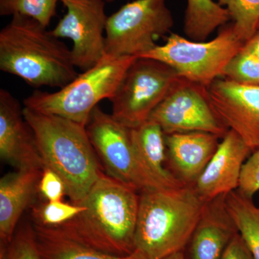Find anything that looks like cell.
<instances>
[{
    "label": "cell",
    "mask_w": 259,
    "mask_h": 259,
    "mask_svg": "<svg viewBox=\"0 0 259 259\" xmlns=\"http://www.w3.org/2000/svg\"><path fill=\"white\" fill-rule=\"evenodd\" d=\"M140 192L103 174L80 202L86 209L55 229L64 236L118 256L135 251Z\"/></svg>",
    "instance_id": "6da1fadb"
},
{
    "label": "cell",
    "mask_w": 259,
    "mask_h": 259,
    "mask_svg": "<svg viewBox=\"0 0 259 259\" xmlns=\"http://www.w3.org/2000/svg\"><path fill=\"white\" fill-rule=\"evenodd\" d=\"M0 70L37 88L61 89L79 75L71 49L47 27L20 15L0 31Z\"/></svg>",
    "instance_id": "7a4b0ae2"
},
{
    "label": "cell",
    "mask_w": 259,
    "mask_h": 259,
    "mask_svg": "<svg viewBox=\"0 0 259 259\" xmlns=\"http://www.w3.org/2000/svg\"><path fill=\"white\" fill-rule=\"evenodd\" d=\"M44 166L59 175L71 202L79 204L103 175L86 126L23 107Z\"/></svg>",
    "instance_id": "3957f363"
},
{
    "label": "cell",
    "mask_w": 259,
    "mask_h": 259,
    "mask_svg": "<svg viewBox=\"0 0 259 259\" xmlns=\"http://www.w3.org/2000/svg\"><path fill=\"white\" fill-rule=\"evenodd\" d=\"M205 203L194 186L140 192L135 251L144 259L183 251Z\"/></svg>",
    "instance_id": "277c9868"
},
{
    "label": "cell",
    "mask_w": 259,
    "mask_h": 259,
    "mask_svg": "<svg viewBox=\"0 0 259 259\" xmlns=\"http://www.w3.org/2000/svg\"><path fill=\"white\" fill-rule=\"evenodd\" d=\"M135 56L105 55L91 69L55 93L35 91L24 100L30 110L88 125L92 112L105 99L115 95Z\"/></svg>",
    "instance_id": "5b68a950"
},
{
    "label": "cell",
    "mask_w": 259,
    "mask_h": 259,
    "mask_svg": "<svg viewBox=\"0 0 259 259\" xmlns=\"http://www.w3.org/2000/svg\"><path fill=\"white\" fill-rule=\"evenodd\" d=\"M244 42L235 32L233 24L222 27L209 41H195L171 32L166 41L140 58L161 61L175 70L181 77L209 88Z\"/></svg>",
    "instance_id": "8992f818"
},
{
    "label": "cell",
    "mask_w": 259,
    "mask_h": 259,
    "mask_svg": "<svg viewBox=\"0 0 259 259\" xmlns=\"http://www.w3.org/2000/svg\"><path fill=\"white\" fill-rule=\"evenodd\" d=\"M174 18L166 0H134L107 18L105 55L140 58L171 31Z\"/></svg>",
    "instance_id": "52a82bcc"
},
{
    "label": "cell",
    "mask_w": 259,
    "mask_h": 259,
    "mask_svg": "<svg viewBox=\"0 0 259 259\" xmlns=\"http://www.w3.org/2000/svg\"><path fill=\"white\" fill-rule=\"evenodd\" d=\"M181 78L175 69L161 61L137 58L110 100L112 116L128 128L141 125Z\"/></svg>",
    "instance_id": "ba28073f"
},
{
    "label": "cell",
    "mask_w": 259,
    "mask_h": 259,
    "mask_svg": "<svg viewBox=\"0 0 259 259\" xmlns=\"http://www.w3.org/2000/svg\"><path fill=\"white\" fill-rule=\"evenodd\" d=\"M86 128L95 152L109 176L139 192L159 190L145 176L138 163L131 128L99 106L92 112Z\"/></svg>",
    "instance_id": "9c48e42d"
},
{
    "label": "cell",
    "mask_w": 259,
    "mask_h": 259,
    "mask_svg": "<svg viewBox=\"0 0 259 259\" xmlns=\"http://www.w3.org/2000/svg\"><path fill=\"white\" fill-rule=\"evenodd\" d=\"M148 120L161 126L165 135L205 132L223 139L229 131L211 106L208 88L182 77Z\"/></svg>",
    "instance_id": "30bf717a"
},
{
    "label": "cell",
    "mask_w": 259,
    "mask_h": 259,
    "mask_svg": "<svg viewBox=\"0 0 259 259\" xmlns=\"http://www.w3.org/2000/svg\"><path fill=\"white\" fill-rule=\"evenodd\" d=\"M66 14L51 30L59 38L72 42L71 56L76 69L84 71L105 55V32L108 16L105 0H60Z\"/></svg>",
    "instance_id": "8fae6325"
},
{
    "label": "cell",
    "mask_w": 259,
    "mask_h": 259,
    "mask_svg": "<svg viewBox=\"0 0 259 259\" xmlns=\"http://www.w3.org/2000/svg\"><path fill=\"white\" fill-rule=\"evenodd\" d=\"M214 113L227 128L235 131L251 149H259V85L216 79L209 87Z\"/></svg>",
    "instance_id": "7c38bea8"
},
{
    "label": "cell",
    "mask_w": 259,
    "mask_h": 259,
    "mask_svg": "<svg viewBox=\"0 0 259 259\" xmlns=\"http://www.w3.org/2000/svg\"><path fill=\"white\" fill-rule=\"evenodd\" d=\"M0 155L16 169L44 168L35 135L25 120L20 102L0 90Z\"/></svg>",
    "instance_id": "4fadbf2b"
},
{
    "label": "cell",
    "mask_w": 259,
    "mask_h": 259,
    "mask_svg": "<svg viewBox=\"0 0 259 259\" xmlns=\"http://www.w3.org/2000/svg\"><path fill=\"white\" fill-rule=\"evenodd\" d=\"M252 153L240 136L229 130L194 184L199 197L207 202L238 190L242 168Z\"/></svg>",
    "instance_id": "5bb4252c"
},
{
    "label": "cell",
    "mask_w": 259,
    "mask_h": 259,
    "mask_svg": "<svg viewBox=\"0 0 259 259\" xmlns=\"http://www.w3.org/2000/svg\"><path fill=\"white\" fill-rule=\"evenodd\" d=\"M220 139L205 132L165 135L167 169L182 185L194 186L215 153Z\"/></svg>",
    "instance_id": "9a60e30c"
},
{
    "label": "cell",
    "mask_w": 259,
    "mask_h": 259,
    "mask_svg": "<svg viewBox=\"0 0 259 259\" xmlns=\"http://www.w3.org/2000/svg\"><path fill=\"white\" fill-rule=\"evenodd\" d=\"M226 195L218 196L204 204L186 246L188 253L186 259H221L231 240L239 233L227 207Z\"/></svg>",
    "instance_id": "2e32d148"
},
{
    "label": "cell",
    "mask_w": 259,
    "mask_h": 259,
    "mask_svg": "<svg viewBox=\"0 0 259 259\" xmlns=\"http://www.w3.org/2000/svg\"><path fill=\"white\" fill-rule=\"evenodd\" d=\"M42 168L17 169L0 180V239L1 245L13 239L22 214L38 192Z\"/></svg>",
    "instance_id": "e0dca14e"
},
{
    "label": "cell",
    "mask_w": 259,
    "mask_h": 259,
    "mask_svg": "<svg viewBox=\"0 0 259 259\" xmlns=\"http://www.w3.org/2000/svg\"><path fill=\"white\" fill-rule=\"evenodd\" d=\"M136 159L145 176L157 189H175L186 186L172 176L166 167L165 134L161 126L148 120L131 129Z\"/></svg>",
    "instance_id": "ac0fdd59"
},
{
    "label": "cell",
    "mask_w": 259,
    "mask_h": 259,
    "mask_svg": "<svg viewBox=\"0 0 259 259\" xmlns=\"http://www.w3.org/2000/svg\"><path fill=\"white\" fill-rule=\"evenodd\" d=\"M32 227L42 259H144L136 251L125 256L108 254L74 241L55 228L36 223Z\"/></svg>",
    "instance_id": "d6986e66"
},
{
    "label": "cell",
    "mask_w": 259,
    "mask_h": 259,
    "mask_svg": "<svg viewBox=\"0 0 259 259\" xmlns=\"http://www.w3.org/2000/svg\"><path fill=\"white\" fill-rule=\"evenodd\" d=\"M231 20L226 9L214 0H187L184 31L195 41H205L216 29Z\"/></svg>",
    "instance_id": "ffe728a7"
},
{
    "label": "cell",
    "mask_w": 259,
    "mask_h": 259,
    "mask_svg": "<svg viewBox=\"0 0 259 259\" xmlns=\"http://www.w3.org/2000/svg\"><path fill=\"white\" fill-rule=\"evenodd\" d=\"M226 204L253 259H259V205L238 190L227 194Z\"/></svg>",
    "instance_id": "44dd1931"
},
{
    "label": "cell",
    "mask_w": 259,
    "mask_h": 259,
    "mask_svg": "<svg viewBox=\"0 0 259 259\" xmlns=\"http://www.w3.org/2000/svg\"><path fill=\"white\" fill-rule=\"evenodd\" d=\"M229 13L236 35L244 44L258 30L259 0H218Z\"/></svg>",
    "instance_id": "7402d4cb"
},
{
    "label": "cell",
    "mask_w": 259,
    "mask_h": 259,
    "mask_svg": "<svg viewBox=\"0 0 259 259\" xmlns=\"http://www.w3.org/2000/svg\"><path fill=\"white\" fill-rule=\"evenodd\" d=\"M60 0H0V15H23L48 27L56 14Z\"/></svg>",
    "instance_id": "603a6c76"
},
{
    "label": "cell",
    "mask_w": 259,
    "mask_h": 259,
    "mask_svg": "<svg viewBox=\"0 0 259 259\" xmlns=\"http://www.w3.org/2000/svg\"><path fill=\"white\" fill-rule=\"evenodd\" d=\"M86 207L82 204L67 203L61 201L48 202L34 207L35 223L40 226L56 228L69 222L82 212Z\"/></svg>",
    "instance_id": "cb8c5ba5"
},
{
    "label": "cell",
    "mask_w": 259,
    "mask_h": 259,
    "mask_svg": "<svg viewBox=\"0 0 259 259\" xmlns=\"http://www.w3.org/2000/svg\"><path fill=\"white\" fill-rule=\"evenodd\" d=\"M222 76L241 84L259 85V59L243 47L227 65Z\"/></svg>",
    "instance_id": "d4e9b609"
},
{
    "label": "cell",
    "mask_w": 259,
    "mask_h": 259,
    "mask_svg": "<svg viewBox=\"0 0 259 259\" xmlns=\"http://www.w3.org/2000/svg\"><path fill=\"white\" fill-rule=\"evenodd\" d=\"M0 259H42L32 226H24L15 232L12 241L1 245Z\"/></svg>",
    "instance_id": "484cf974"
},
{
    "label": "cell",
    "mask_w": 259,
    "mask_h": 259,
    "mask_svg": "<svg viewBox=\"0 0 259 259\" xmlns=\"http://www.w3.org/2000/svg\"><path fill=\"white\" fill-rule=\"evenodd\" d=\"M247 197L253 198L259 191V149L253 151L242 168L238 190Z\"/></svg>",
    "instance_id": "4316f807"
},
{
    "label": "cell",
    "mask_w": 259,
    "mask_h": 259,
    "mask_svg": "<svg viewBox=\"0 0 259 259\" xmlns=\"http://www.w3.org/2000/svg\"><path fill=\"white\" fill-rule=\"evenodd\" d=\"M38 192L48 202L61 201L66 194V185L56 172L44 166L39 181Z\"/></svg>",
    "instance_id": "83f0119b"
},
{
    "label": "cell",
    "mask_w": 259,
    "mask_h": 259,
    "mask_svg": "<svg viewBox=\"0 0 259 259\" xmlns=\"http://www.w3.org/2000/svg\"><path fill=\"white\" fill-rule=\"evenodd\" d=\"M221 259H253L246 243L239 233H237L227 247Z\"/></svg>",
    "instance_id": "f1b7e54d"
},
{
    "label": "cell",
    "mask_w": 259,
    "mask_h": 259,
    "mask_svg": "<svg viewBox=\"0 0 259 259\" xmlns=\"http://www.w3.org/2000/svg\"><path fill=\"white\" fill-rule=\"evenodd\" d=\"M243 47L259 59V30L255 32L254 35L248 41L245 42Z\"/></svg>",
    "instance_id": "f546056e"
},
{
    "label": "cell",
    "mask_w": 259,
    "mask_h": 259,
    "mask_svg": "<svg viewBox=\"0 0 259 259\" xmlns=\"http://www.w3.org/2000/svg\"><path fill=\"white\" fill-rule=\"evenodd\" d=\"M162 259H186L185 253L183 251H179L177 253H173V254L168 255L165 258Z\"/></svg>",
    "instance_id": "4dcf8cb0"
},
{
    "label": "cell",
    "mask_w": 259,
    "mask_h": 259,
    "mask_svg": "<svg viewBox=\"0 0 259 259\" xmlns=\"http://www.w3.org/2000/svg\"><path fill=\"white\" fill-rule=\"evenodd\" d=\"M106 3H112V2L115 1V0H105Z\"/></svg>",
    "instance_id": "1f68e13d"
},
{
    "label": "cell",
    "mask_w": 259,
    "mask_h": 259,
    "mask_svg": "<svg viewBox=\"0 0 259 259\" xmlns=\"http://www.w3.org/2000/svg\"><path fill=\"white\" fill-rule=\"evenodd\" d=\"M258 30H259V23H258Z\"/></svg>",
    "instance_id": "d6a6232c"
}]
</instances>
